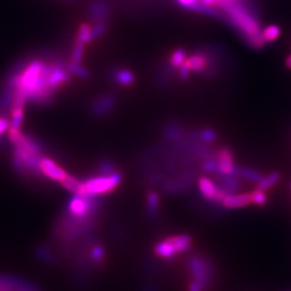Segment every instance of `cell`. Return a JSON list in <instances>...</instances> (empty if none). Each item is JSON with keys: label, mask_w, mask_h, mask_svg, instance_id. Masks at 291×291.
Wrapping results in <instances>:
<instances>
[{"label": "cell", "mask_w": 291, "mask_h": 291, "mask_svg": "<svg viewBox=\"0 0 291 291\" xmlns=\"http://www.w3.org/2000/svg\"><path fill=\"white\" fill-rule=\"evenodd\" d=\"M286 66H287L289 69H291V54L288 56L287 60H286Z\"/></svg>", "instance_id": "35"}, {"label": "cell", "mask_w": 291, "mask_h": 291, "mask_svg": "<svg viewBox=\"0 0 291 291\" xmlns=\"http://www.w3.org/2000/svg\"><path fill=\"white\" fill-rule=\"evenodd\" d=\"M201 169H202V172L206 173V174H216V173H218V164H217L216 154L202 160Z\"/></svg>", "instance_id": "26"}, {"label": "cell", "mask_w": 291, "mask_h": 291, "mask_svg": "<svg viewBox=\"0 0 291 291\" xmlns=\"http://www.w3.org/2000/svg\"><path fill=\"white\" fill-rule=\"evenodd\" d=\"M281 179V175L278 172H272L271 174H268L267 176H264L263 178L261 179L260 182L257 183V189L261 191H267L269 189H272L274 186H276Z\"/></svg>", "instance_id": "19"}, {"label": "cell", "mask_w": 291, "mask_h": 291, "mask_svg": "<svg viewBox=\"0 0 291 291\" xmlns=\"http://www.w3.org/2000/svg\"><path fill=\"white\" fill-rule=\"evenodd\" d=\"M189 64H190V69L191 73L194 74H200L203 75L205 73V70L208 67V56L206 55L203 50H197L194 53L191 54L188 58Z\"/></svg>", "instance_id": "12"}, {"label": "cell", "mask_w": 291, "mask_h": 291, "mask_svg": "<svg viewBox=\"0 0 291 291\" xmlns=\"http://www.w3.org/2000/svg\"><path fill=\"white\" fill-rule=\"evenodd\" d=\"M117 165L111 159H104L98 163L97 165V175L109 176L117 172Z\"/></svg>", "instance_id": "23"}, {"label": "cell", "mask_w": 291, "mask_h": 291, "mask_svg": "<svg viewBox=\"0 0 291 291\" xmlns=\"http://www.w3.org/2000/svg\"><path fill=\"white\" fill-rule=\"evenodd\" d=\"M198 137H200L204 144L209 145L217 140L218 133L216 130L211 129V127H204V129L198 130Z\"/></svg>", "instance_id": "24"}, {"label": "cell", "mask_w": 291, "mask_h": 291, "mask_svg": "<svg viewBox=\"0 0 291 291\" xmlns=\"http://www.w3.org/2000/svg\"><path fill=\"white\" fill-rule=\"evenodd\" d=\"M221 204H222V206L226 209L243 208L251 204V196H250V193L229 194L223 198Z\"/></svg>", "instance_id": "13"}, {"label": "cell", "mask_w": 291, "mask_h": 291, "mask_svg": "<svg viewBox=\"0 0 291 291\" xmlns=\"http://www.w3.org/2000/svg\"><path fill=\"white\" fill-rule=\"evenodd\" d=\"M290 188H291V183H290Z\"/></svg>", "instance_id": "36"}, {"label": "cell", "mask_w": 291, "mask_h": 291, "mask_svg": "<svg viewBox=\"0 0 291 291\" xmlns=\"http://www.w3.org/2000/svg\"><path fill=\"white\" fill-rule=\"evenodd\" d=\"M235 176H237L239 179H244L246 181L253 182V183H258L261 181V179L263 178L264 175L262 174L259 170H255L253 168L249 167H238L236 166L235 169H234V173Z\"/></svg>", "instance_id": "15"}, {"label": "cell", "mask_w": 291, "mask_h": 291, "mask_svg": "<svg viewBox=\"0 0 291 291\" xmlns=\"http://www.w3.org/2000/svg\"><path fill=\"white\" fill-rule=\"evenodd\" d=\"M154 252L157 253L159 257L166 258V259L173 258L177 253H178L175 245L172 242V239H170L169 237H167L166 239L162 240V242L155 245Z\"/></svg>", "instance_id": "16"}, {"label": "cell", "mask_w": 291, "mask_h": 291, "mask_svg": "<svg viewBox=\"0 0 291 291\" xmlns=\"http://www.w3.org/2000/svg\"><path fill=\"white\" fill-rule=\"evenodd\" d=\"M187 60V52L186 50H183L181 48H177L174 51L169 54L168 58V63L170 64V66L175 68L176 70H178V68L184 63V61Z\"/></svg>", "instance_id": "21"}, {"label": "cell", "mask_w": 291, "mask_h": 291, "mask_svg": "<svg viewBox=\"0 0 291 291\" xmlns=\"http://www.w3.org/2000/svg\"><path fill=\"white\" fill-rule=\"evenodd\" d=\"M205 287L203 283L201 282H197V281H192L190 283V286H189V291H204L205 290Z\"/></svg>", "instance_id": "32"}, {"label": "cell", "mask_w": 291, "mask_h": 291, "mask_svg": "<svg viewBox=\"0 0 291 291\" xmlns=\"http://www.w3.org/2000/svg\"><path fill=\"white\" fill-rule=\"evenodd\" d=\"M85 46H87V45H85L84 42L76 39V42H75V45H74V49H73L72 61H70V62L76 63V64H80L81 63V61L83 59Z\"/></svg>", "instance_id": "27"}, {"label": "cell", "mask_w": 291, "mask_h": 291, "mask_svg": "<svg viewBox=\"0 0 291 291\" xmlns=\"http://www.w3.org/2000/svg\"><path fill=\"white\" fill-rule=\"evenodd\" d=\"M189 267H190L191 274H192L193 280L201 282L205 287H206V283L210 277V273H211V267L208 262L202 257L194 255V257L190 259Z\"/></svg>", "instance_id": "5"}, {"label": "cell", "mask_w": 291, "mask_h": 291, "mask_svg": "<svg viewBox=\"0 0 291 291\" xmlns=\"http://www.w3.org/2000/svg\"><path fill=\"white\" fill-rule=\"evenodd\" d=\"M175 68L170 66V64L167 62H164L158 67L157 72H155V82L161 88H166L170 83V79L172 76L175 73Z\"/></svg>", "instance_id": "14"}, {"label": "cell", "mask_w": 291, "mask_h": 291, "mask_svg": "<svg viewBox=\"0 0 291 291\" xmlns=\"http://www.w3.org/2000/svg\"><path fill=\"white\" fill-rule=\"evenodd\" d=\"M261 36L265 44H272L280 36V28L277 25H268L262 30Z\"/></svg>", "instance_id": "22"}, {"label": "cell", "mask_w": 291, "mask_h": 291, "mask_svg": "<svg viewBox=\"0 0 291 291\" xmlns=\"http://www.w3.org/2000/svg\"><path fill=\"white\" fill-rule=\"evenodd\" d=\"M67 69L70 74L77 76L78 78H81V79H88L90 77V72L87 68L83 67L81 64L69 62L67 64Z\"/></svg>", "instance_id": "25"}, {"label": "cell", "mask_w": 291, "mask_h": 291, "mask_svg": "<svg viewBox=\"0 0 291 291\" xmlns=\"http://www.w3.org/2000/svg\"><path fill=\"white\" fill-rule=\"evenodd\" d=\"M118 105V98L111 93H106L96 97L90 104V111L92 115L97 118H104L115 110Z\"/></svg>", "instance_id": "3"}, {"label": "cell", "mask_w": 291, "mask_h": 291, "mask_svg": "<svg viewBox=\"0 0 291 291\" xmlns=\"http://www.w3.org/2000/svg\"><path fill=\"white\" fill-rule=\"evenodd\" d=\"M216 159L218 164V173L230 175L234 173L236 165L234 163V154L229 147H222L216 150Z\"/></svg>", "instance_id": "7"}, {"label": "cell", "mask_w": 291, "mask_h": 291, "mask_svg": "<svg viewBox=\"0 0 291 291\" xmlns=\"http://www.w3.org/2000/svg\"><path fill=\"white\" fill-rule=\"evenodd\" d=\"M110 79L113 83H116L119 87L127 88L136 80V76H135L134 72L129 68L124 67H117L113 68L110 72Z\"/></svg>", "instance_id": "10"}, {"label": "cell", "mask_w": 291, "mask_h": 291, "mask_svg": "<svg viewBox=\"0 0 291 291\" xmlns=\"http://www.w3.org/2000/svg\"><path fill=\"white\" fill-rule=\"evenodd\" d=\"M187 129H184V126L176 121H172L164 124L163 127V141L168 145H173L177 143L179 139H181L187 133Z\"/></svg>", "instance_id": "9"}, {"label": "cell", "mask_w": 291, "mask_h": 291, "mask_svg": "<svg viewBox=\"0 0 291 291\" xmlns=\"http://www.w3.org/2000/svg\"><path fill=\"white\" fill-rule=\"evenodd\" d=\"M122 182V174L121 172H115L109 176L96 175L94 177L82 181L83 196H99L102 194L110 193L113 190H116L119 184Z\"/></svg>", "instance_id": "2"}, {"label": "cell", "mask_w": 291, "mask_h": 291, "mask_svg": "<svg viewBox=\"0 0 291 291\" xmlns=\"http://www.w3.org/2000/svg\"><path fill=\"white\" fill-rule=\"evenodd\" d=\"M223 19L252 49L260 50L266 44L261 36V24L258 20V12L250 3L236 2L221 9Z\"/></svg>", "instance_id": "1"}, {"label": "cell", "mask_w": 291, "mask_h": 291, "mask_svg": "<svg viewBox=\"0 0 291 291\" xmlns=\"http://www.w3.org/2000/svg\"><path fill=\"white\" fill-rule=\"evenodd\" d=\"M201 3L206 5V6H210V7H217V5L220 3V0H201Z\"/></svg>", "instance_id": "34"}, {"label": "cell", "mask_w": 291, "mask_h": 291, "mask_svg": "<svg viewBox=\"0 0 291 291\" xmlns=\"http://www.w3.org/2000/svg\"><path fill=\"white\" fill-rule=\"evenodd\" d=\"M176 2L178 3L182 7V8L188 9V8H190L191 6H193L194 4L198 3V2H201V0H176Z\"/></svg>", "instance_id": "33"}, {"label": "cell", "mask_w": 291, "mask_h": 291, "mask_svg": "<svg viewBox=\"0 0 291 291\" xmlns=\"http://www.w3.org/2000/svg\"><path fill=\"white\" fill-rule=\"evenodd\" d=\"M177 75H178V78L181 81L189 80L190 75H191V69H190V64H189L188 58L186 61H184L182 65L178 68V70H177Z\"/></svg>", "instance_id": "30"}, {"label": "cell", "mask_w": 291, "mask_h": 291, "mask_svg": "<svg viewBox=\"0 0 291 291\" xmlns=\"http://www.w3.org/2000/svg\"><path fill=\"white\" fill-rule=\"evenodd\" d=\"M104 255H105V250L101 245H96L95 247H93V249L91 250V258L94 261L103 260Z\"/></svg>", "instance_id": "31"}, {"label": "cell", "mask_w": 291, "mask_h": 291, "mask_svg": "<svg viewBox=\"0 0 291 291\" xmlns=\"http://www.w3.org/2000/svg\"><path fill=\"white\" fill-rule=\"evenodd\" d=\"M147 215L150 218H155L160 210V196L157 191H149L146 197Z\"/></svg>", "instance_id": "17"}, {"label": "cell", "mask_w": 291, "mask_h": 291, "mask_svg": "<svg viewBox=\"0 0 291 291\" xmlns=\"http://www.w3.org/2000/svg\"><path fill=\"white\" fill-rule=\"evenodd\" d=\"M108 30V24L107 23H94V25L91 28V37H90V42H93L99 37L104 36Z\"/></svg>", "instance_id": "28"}, {"label": "cell", "mask_w": 291, "mask_h": 291, "mask_svg": "<svg viewBox=\"0 0 291 291\" xmlns=\"http://www.w3.org/2000/svg\"><path fill=\"white\" fill-rule=\"evenodd\" d=\"M197 186L201 194L209 202L221 203L223 198L228 195L222 189L218 187L217 183L209 179L208 177H200L197 180Z\"/></svg>", "instance_id": "4"}, {"label": "cell", "mask_w": 291, "mask_h": 291, "mask_svg": "<svg viewBox=\"0 0 291 291\" xmlns=\"http://www.w3.org/2000/svg\"><path fill=\"white\" fill-rule=\"evenodd\" d=\"M215 178L217 179V184L220 189H222L226 194H233L234 192H237L240 188V180L237 176L234 174L223 175L216 173Z\"/></svg>", "instance_id": "11"}, {"label": "cell", "mask_w": 291, "mask_h": 291, "mask_svg": "<svg viewBox=\"0 0 291 291\" xmlns=\"http://www.w3.org/2000/svg\"><path fill=\"white\" fill-rule=\"evenodd\" d=\"M89 16L94 23H107L111 18V7L105 0H95L89 6Z\"/></svg>", "instance_id": "6"}, {"label": "cell", "mask_w": 291, "mask_h": 291, "mask_svg": "<svg viewBox=\"0 0 291 291\" xmlns=\"http://www.w3.org/2000/svg\"><path fill=\"white\" fill-rule=\"evenodd\" d=\"M172 239L173 244L175 245L178 253L188 252L191 249V245H192V238L187 234H181V235H174L169 237Z\"/></svg>", "instance_id": "18"}, {"label": "cell", "mask_w": 291, "mask_h": 291, "mask_svg": "<svg viewBox=\"0 0 291 291\" xmlns=\"http://www.w3.org/2000/svg\"><path fill=\"white\" fill-rule=\"evenodd\" d=\"M250 196H251V203L258 205V206H263V205L267 203V195L265 194L264 191L255 189L250 193Z\"/></svg>", "instance_id": "29"}, {"label": "cell", "mask_w": 291, "mask_h": 291, "mask_svg": "<svg viewBox=\"0 0 291 291\" xmlns=\"http://www.w3.org/2000/svg\"><path fill=\"white\" fill-rule=\"evenodd\" d=\"M40 170L46 178L52 179L60 183L68 176V174L60 165L56 164L52 159L47 157H44L40 161Z\"/></svg>", "instance_id": "8"}, {"label": "cell", "mask_w": 291, "mask_h": 291, "mask_svg": "<svg viewBox=\"0 0 291 291\" xmlns=\"http://www.w3.org/2000/svg\"><path fill=\"white\" fill-rule=\"evenodd\" d=\"M61 183L63 184L64 188L67 189L68 191H70V192H73V193H75L77 195H82V193H83L82 181L75 178L74 176L68 174V176Z\"/></svg>", "instance_id": "20"}]
</instances>
